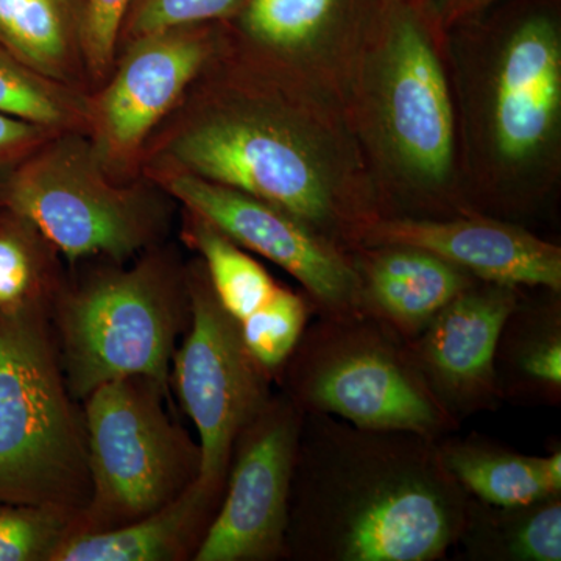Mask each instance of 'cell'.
I'll list each match as a JSON object with an SVG mask.
<instances>
[{
  "mask_svg": "<svg viewBox=\"0 0 561 561\" xmlns=\"http://www.w3.org/2000/svg\"><path fill=\"white\" fill-rule=\"evenodd\" d=\"M359 245L426 250L472 278L561 291V249L511 220L481 213L453 217L382 216Z\"/></svg>",
  "mask_w": 561,
  "mask_h": 561,
  "instance_id": "2e32d148",
  "label": "cell"
},
{
  "mask_svg": "<svg viewBox=\"0 0 561 561\" xmlns=\"http://www.w3.org/2000/svg\"><path fill=\"white\" fill-rule=\"evenodd\" d=\"M147 378L102 383L83 400L91 493L73 531L116 529L180 496L201 474L202 454Z\"/></svg>",
  "mask_w": 561,
  "mask_h": 561,
  "instance_id": "ba28073f",
  "label": "cell"
},
{
  "mask_svg": "<svg viewBox=\"0 0 561 561\" xmlns=\"http://www.w3.org/2000/svg\"><path fill=\"white\" fill-rule=\"evenodd\" d=\"M83 0H0V44L50 79L81 88Z\"/></svg>",
  "mask_w": 561,
  "mask_h": 561,
  "instance_id": "44dd1931",
  "label": "cell"
},
{
  "mask_svg": "<svg viewBox=\"0 0 561 561\" xmlns=\"http://www.w3.org/2000/svg\"><path fill=\"white\" fill-rule=\"evenodd\" d=\"M387 0H243L242 54L345 99L365 38Z\"/></svg>",
  "mask_w": 561,
  "mask_h": 561,
  "instance_id": "4fadbf2b",
  "label": "cell"
},
{
  "mask_svg": "<svg viewBox=\"0 0 561 561\" xmlns=\"http://www.w3.org/2000/svg\"><path fill=\"white\" fill-rule=\"evenodd\" d=\"M61 254L21 214L0 208V311H51L66 284Z\"/></svg>",
  "mask_w": 561,
  "mask_h": 561,
  "instance_id": "cb8c5ba5",
  "label": "cell"
},
{
  "mask_svg": "<svg viewBox=\"0 0 561 561\" xmlns=\"http://www.w3.org/2000/svg\"><path fill=\"white\" fill-rule=\"evenodd\" d=\"M276 382L302 412L365 430L438 440L461 426L435 400L408 342L365 312L313 317Z\"/></svg>",
  "mask_w": 561,
  "mask_h": 561,
  "instance_id": "8992f818",
  "label": "cell"
},
{
  "mask_svg": "<svg viewBox=\"0 0 561 561\" xmlns=\"http://www.w3.org/2000/svg\"><path fill=\"white\" fill-rule=\"evenodd\" d=\"M350 253L359 278L362 311L405 342L478 280L415 247L357 245Z\"/></svg>",
  "mask_w": 561,
  "mask_h": 561,
  "instance_id": "e0dca14e",
  "label": "cell"
},
{
  "mask_svg": "<svg viewBox=\"0 0 561 561\" xmlns=\"http://www.w3.org/2000/svg\"><path fill=\"white\" fill-rule=\"evenodd\" d=\"M561 117V33L538 11L501 47L490 99V140L504 168L523 171L552 149Z\"/></svg>",
  "mask_w": 561,
  "mask_h": 561,
  "instance_id": "9a60e30c",
  "label": "cell"
},
{
  "mask_svg": "<svg viewBox=\"0 0 561 561\" xmlns=\"http://www.w3.org/2000/svg\"><path fill=\"white\" fill-rule=\"evenodd\" d=\"M149 180L243 250L289 273L311 301L313 317L364 312L350 251L317 234L286 210L190 173L153 171Z\"/></svg>",
  "mask_w": 561,
  "mask_h": 561,
  "instance_id": "8fae6325",
  "label": "cell"
},
{
  "mask_svg": "<svg viewBox=\"0 0 561 561\" xmlns=\"http://www.w3.org/2000/svg\"><path fill=\"white\" fill-rule=\"evenodd\" d=\"M165 192L108 171L88 133L62 131L33 151L7 190L3 208L21 214L69 264L102 257L124 264L168 231Z\"/></svg>",
  "mask_w": 561,
  "mask_h": 561,
  "instance_id": "52a82bcc",
  "label": "cell"
},
{
  "mask_svg": "<svg viewBox=\"0 0 561 561\" xmlns=\"http://www.w3.org/2000/svg\"><path fill=\"white\" fill-rule=\"evenodd\" d=\"M190 320L187 267L158 245L131 267L106 265L66 280L50 321L70 394L81 402L124 378L151 379L169 391L176 342Z\"/></svg>",
  "mask_w": 561,
  "mask_h": 561,
  "instance_id": "277c9868",
  "label": "cell"
},
{
  "mask_svg": "<svg viewBox=\"0 0 561 561\" xmlns=\"http://www.w3.org/2000/svg\"><path fill=\"white\" fill-rule=\"evenodd\" d=\"M242 3L243 0H133L119 46L168 28L225 20L234 14Z\"/></svg>",
  "mask_w": 561,
  "mask_h": 561,
  "instance_id": "4316f807",
  "label": "cell"
},
{
  "mask_svg": "<svg viewBox=\"0 0 561 561\" xmlns=\"http://www.w3.org/2000/svg\"><path fill=\"white\" fill-rule=\"evenodd\" d=\"M220 47L205 25L150 33L122 47L113 72L90 95L88 128L114 176L139 164L153 131L179 110Z\"/></svg>",
  "mask_w": 561,
  "mask_h": 561,
  "instance_id": "30bf717a",
  "label": "cell"
},
{
  "mask_svg": "<svg viewBox=\"0 0 561 561\" xmlns=\"http://www.w3.org/2000/svg\"><path fill=\"white\" fill-rule=\"evenodd\" d=\"M438 454L461 490L494 505H516L561 494V449L548 456H529L508 446L471 434L445 435Z\"/></svg>",
  "mask_w": 561,
  "mask_h": 561,
  "instance_id": "ffe728a7",
  "label": "cell"
},
{
  "mask_svg": "<svg viewBox=\"0 0 561 561\" xmlns=\"http://www.w3.org/2000/svg\"><path fill=\"white\" fill-rule=\"evenodd\" d=\"M305 412L273 393L236 442L216 516L192 561L284 559L291 476Z\"/></svg>",
  "mask_w": 561,
  "mask_h": 561,
  "instance_id": "7c38bea8",
  "label": "cell"
},
{
  "mask_svg": "<svg viewBox=\"0 0 561 561\" xmlns=\"http://www.w3.org/2000/svg\"><path fill=\"white\" fill-rule=\"evenodd\" d=\"M133 0H83L84 70L91 87H101L108 79L119 54L125 18Z\"/></svg>",
  "mask_w": 561,
  "mask_h": 561,
  "instance_id": "83f0119b",
  "label": "cell"
},
{
  "mask_svg": "<svg viewBox=\"0 0 561 561\" xmlns=\"http://www.w3.org/2000/svg\"><path fill=\"white\" fill-rule=\"evenodd\" d=\"M523 289L478 279L408 342L435 400L460 424L504 404L494 373V351L502 324Z\"/></svg>",
  "mask_w": 561,
  "mask_h": 561,
  "instance_id": "5bb4252c",
  "label": "cell"
},
{
  "mask_svg": "<svg viewBox=\"0 0 561 561\" xmlns=\"http://www.w3.org/2000/svg\"><path fill=\"white\" fill-rule=\"evenodd\" d=\"M494 2L497 0H423L432 22L442 32L481 13Z\"/></svg>",
  "mask_w": 561,
  "mask_h": 561,
  "instance_id": "f546056e",
  "label": "cell"
},
{
  "mask_svg": "<svg viewBox=\"0 0 561 561\" xmlns=\"http://www.w3.org/2000/svg\"><path fill=\"white\" fill-rule=\"evenodd\" d=\"M494 373L502 402L561 404V291L524 287L502 324Z\"/></svg>",
  "mask_w": 561,
  "mask_h": 561,
  "instance_id": "ac0fdd59",
  "label": "cell"
},
{
  "mask_svg": "<svg viewBox=\"0 0 561 561\" xmlns=\"http://www.w3.org/2000/svg\"><path fill=\"white\" fill-rule=\"evenodd\" d=\"M187 287L191 320L173 354L171 381L197 430L202 454L197 482L220 502L236 442L271 400L275 379L247 348L201 260L187 265Z\"/></svg>",
  "mask_w": 561,
  "mask_h": 561,
  "instance_id": "9c48e42d",
  "label": "cell"
},
{
  "mask_svg": "<svg viewBox=\"0 0 561 561\" xmlns=\"http://www.w3.org/2000/svg\"><path fill=\"white\" fill-rule=\"evenodd\" d=\"M220 502L195 481L136 522L102 531H72L51 561H183L194 559Z\"/></svg>",
  "mask_w": 561,
  "mask_h": 561,
  "instance_id": "d6986e66",
  "label": "cell"
},
{
  "mask_svg": "<svg viewBox=\"0 0 561 561\" xmlns=\"http://www.w3.org/2000/svg\"><path fill=\"white\" fill-rule=\"evenodd\" d=\"M0 116L55 133H88L90 94L44 76L0 44Z\"/></svg>",
  "mask_w": 561,
  "mask_h": 561,
  "instance_id": "d4e9b609",
  "label": "cell"
},
{
  "mask_svg": "<svg viewBox=\"0 0 561 561\" xmlns=\"http://www.w3.org/2000/svg\"><path fill=\"white\" fill-rule=\"evenodd\" d=\"M224 44L147 169L190 173L278 206L353 250L383 216L341 99Z\"/></svg>",
  "mask_w": 561,
  "mask_h": 561,
  "instance_id": "6da1fadb",
  "label": "cell"
},
{
  "mask_svg": "<svg viewBox=\"0 0 561 561\" xmlns=\"http://www.w3.org/2000/svg\"><path fill=\"white\" fill-rule=\"evenodd\" d=\"M79 513L0 502V561H51L76 530Z\"/></svg>",
  "mask_w": 561,
  "mask_h": 561,
  "instance_id": "484cf974",
  "label": "cell"
},
{
  "mask_svg": "<svg viewBox=\"0 0 561 561\" xmlns=\"http://www.w3.org/2000/svg\"><path fill=\"white\" fill-rule=\"evenodd\" d=\"M83 408L50 312L0 311V502L80 512L90 501Z\"/></svg>",
  "mask_w": 561,
  "mask_h": 561,
  "instance_id": "5b68a950",
  "label": "cell"
},
{
  "mask_svg": "<svg viewBox=\"0 0 561 561\" xmlns=\"http://www.w3.org/2000/svg\"><path fill=\"white\" fill-rule=\"evenodd\" d=\"M423 0H387L346 88V113L419 217L460 216L453 202L456 113Z\"/></svg>",
  "mask_w": 561,
  "mask_h": 561,
  "instance_id": "3957f363",
  "label": "cell"
},
{
  "mask_svg": "<svg viewBox=\"0 0 561 561\" xmlns=\"http://www.w3.org/2000/svg\"><path fill=\"white\" fill-rule=\"evenodd\" d=\"M468 502L437 440L305 413L283 560H442L456 549Z\"/></svg>",
  "mask_w": 561,
  "mask_h": 561,
  "instance_id": "7a4b0ae2",
  "label": "cell"
},
{
  "mask_svg": "<svg viewBox=\"0 0 561 561\" xmlns=\"http://www.w3.org/2000/svg\"><path fill=\"white\" fill-rule=\"evenodd\" d=\"M54 135L57 133L0 116V208L5 205L7 190L16 169Z\"/></svg>",
  "mask_w": 561,
  "mask_h": 561,
  "instance_id": "f1b7e54d",
  "label": "cell"
},
{
  "mask_svg": "<svg viewBox=\"0 0 561 561\" xmlns=\"http://www.w3.org/2000/svg\"><path fill=\"white\" fill-rule=\"evenodd\" d=\"M184 241L197 251L221 308L239 328L262 319L294 297L271 273L208 220L186 210Z\"/></svg>",
  "mask_w": 561,
  "mask_h": 561,
  "instance_id": "603a6c76",
  "label": "cell"
},
{
  "mask_svg": "<svg viewBox=\"0 0 561 561\" xmlns=\"http://www.w3.org/2000/svg\"><path fill=\"white\" fill-rule=\"evenodd\" d=\"M456 548L470 561H560L561 494L516 505L470 497Z\"/></svg>",
  "mask_w": 561,
  "mask_h": 561,
  "instance_id": "7402d4cb",
  "label": "cell"
}]
</instances>
